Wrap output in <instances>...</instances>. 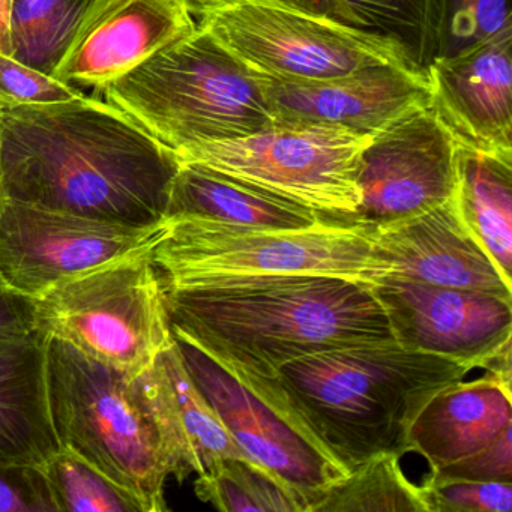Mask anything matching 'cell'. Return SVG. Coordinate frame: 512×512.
<instances>
[{
  "instance_id": "1",
  "label": "cell",
  "mask_w": 512,
  "mask_h": 512,
  "mask_svg": "<svg viewBox=\"0 0 512 512\" xmlns=\"http://www.w3.org/2000/svg\"><path fill=\"white\" fill-rule=\"evenodd\" d=\"M0 166L7 199L151 227L166 220L181 163L115 104L82 95L0 107Z\"/></svg>"
},
{
  "instance_id": "2",
  "label": "cell",
  "mask_w": 512,
  "mask_h": 512,
  "mask_svg": "<svg viewBox=\"0 0 512 512\" xmlns=\"http://www.w3.org/2000/svg\"><path fill=\"white\" fill-rule=\"evenodd\" d=\"M164 299L173 335L232 374L272 377L302 356L394 340L371 284L334 275L203 278L164 286Z\"/></svg>"
},
{
  "instance_id": "3",
  "label": "cell",
  "mask_w": 512,
  "mask_h": 512,
  "mask_svg": "<svg viewBox=\"0 0 512 512\" xmlns=\"http://www.w3.org/2000/svg\"><path fill=\"white\" fill-rule=\"evenodd\" d=\"M472 370L392 340L302 356L272 377L230 374L349 473L376 455L412 452L422 407Z\"/></svg>"
},
{
  "instance_id": "4",
  "label": "cell",
  "mask_w": 512,
  "mask_h": 512,
  "mask_svg": "<svg viewBox=\"0 0 512 512\" xmlns=\"http://www.w3.org/2000/svg\"><path fill=\"white\" fill-rule=\"evenodd\" d=\"M101 94L172 151L242 139L277 121L262 77L199 26Z\"/></svg>"
},
{
  "instance_id": "5",
  "label": "cell",
  "mask_w": 512,
  "mask_h": 512,
  "mask_svg": "<svg viewBox=\"0 0 512 512\" xmlns=\"http://www.w3.org/2000/svg\"><path fill=\"white\" fill-rule=\"evenodd\" d=\"M50 415L61 448L136 494L149 512L167 511L169 461L137 376L107 367L71 344L47 338Z\"/></svg>"
},
{
  "instance_id": "6",
  "label": "cell",
  "mask_w": 512,
  "mask_h": 512,
  "mask_svg": "<svg viewBox=\"0 0 512 512\" xmlns=\"http://www.w3.org/2000/svg\"><path fill=\"white\" fill-rule=\"evenodd\" d=\"M152 262L164 286L251 275H334L374 283L391 274L370 236L356 227L308 230L241 229L199 218L164 220Z\"/></svg>"
},
{
  "instance_id": "7",
  "label": "cell",
  "mask_w": 512,
  "mask_h": 512,
  "mask_svg": "<svg viewBox=\"0 0 512 512\" xmlns=\"http://www.w3.org/2000/svg\"><path fill=\"white\" fill-rule=\"evenodd\" d=\"M151 251L104 263L35 299L38 334L131 376L151 368L175 341Z\"/></svg>"
},
{
  "instance_id": "8",
  "label": "cell",
  "mask_w": 512,
  "mask_h": 512,
  "mask_svg": "<svg viewBox=\"0 0 512 512\" xmlns=\"http://www.w3.org/2000/svg\"><path fill=\"white\" fill-rule=\"evenodd\" d=\"M194 19L263 79L319 82L376 65L416 68L394 41L284 0H206Z\"/></svg>"
},
{
  "instance_id": "9",
  "label": "cell",
  "mask_w": 512,
  "mask_h": 512,
  "mask_svg": "<svg viewBox=\"0 0 512 512\" xmlns=\"http://www.w3.org/2000/svg\"><path fill=\"white\" fill-rule=\"evenodd\" d=\"M371 137L334 125L277 119L251 136L196 143L175 154L179 163L211 167L301 203L326 223L347 226L361 202L359 167Z\"/></svg>"
},
{
  "instance_id": "10",
  "label": "cell",
  "mask_w": 512,
  "mask_h": 512,
  "mask_svg": "<svg viewBox=\"0 0 512 512\" xmlns=\"http://www.w3.org/2000/svg\"><path fill=\"white\" fill-rule=\"evenodd\" d=\"M166 224L133 227L7 199L0 209V274L38 299L68 278L151 251Z\"/></svg>"
},
{
  "instance_id": "11",
  "label": "cell",
  "mask_w": 512,
  "mask_h": 512,
  "mask_svg": "<svg viewBox=\"0 0 512 512\" xmlns=\"http://www.w3.org/2000/svg\"><path fill=\"white\" fill-rule=\"evenodd\" d=\"M455 151L457 140L430 106L374 134L359 167L361 202L347 226L370 232L451 200Z\"/></svg>"
},
{
  "instance_id": "12",
  "label": "cell",
  "mask_w": 512,
  "mask_h": 512,
  "mask_svg": "<svg viewBox=\"0 0 512 512\" xmlns=\"http://www.w3.org/2000/svg\"><path fill=\"white\" fill-rule=\"evenodd\" d=\"M175 341L191 379L245 457L274 473L313 511L323 491L346 470L205 352L184 338Z\"/></svg>"
},
{
  "instance_id": "13",
  "label": "cell",
  "mask_w": 512,
  "mask_h": 512,
  "mask_svg": "<svg viewBox=\"0 0 512 512\" xmlns=\"http://www.w3.org/2000/svg\"><path fill=\"white\" fill-rule=\"evenodd\" d=\"M401 347L442 356L472 368L512 340V299L433 286L407 278L371 283Z\"/></svg>"
},
{
  "instance_id": "14",
  "label": "cell",
  "mask_w": 512,
  "mask_h": 512,
  "mask_svg": "<svg viewBox=\"0 0 512 512\" xmlns=\"http://www.w3.org/2000/svg\"><path fill=\"white\" fill-rule=\"evenodd\" d=\"M196 29L185 0H97L53 77L103 92Z\"/></svg>"
},
{
  "instance_id": "15",
  "label": "cell",
  "mask_w": 512,
  "mask_h": 512,
  "mask_svg": "<svg viewBox=\"0 0 512 512\" xmlns=\"http://www.w3.org/2000/svg\"><path fill=\"white\" fill-rule=\"evenodd\" d=\"M262 80L275 118L334 125L364 136L430 106L427 73L404 65H376L319 82Z\"/></svg>"
},
{
  "instance_id": "16",
  "label": "cell",
  "mask_w": 512,
  "mask_h": 512,
  "mask_svg": "<svg viewBox=\"0 0 512 512\" xmlns=\"http://www.w3.org/2000/svg\"><path fill=\"white\" fill-rule=\"evenodd\" d=\"M430 107L458 145L512 155V29L427 68Z\"/></svg>"
},
{
  "instance_id": "17",
  "label": "cell",
  "mask_w": 512,
  "mask_h": 512,
  "mask_svg": "<svg viewBox=\"0 0 512 512\" xmlns=\"http://www.w3.org/2000/svg\"><path fill=\"white\" fill-rule=\"evenodd\" d=\"M365 233L391 268V277L512 299V284L470 235L452 199L418 217Z\"/></svg>"
},
{
  "instance_id": "18",
  "label": "cell",
  "mask_w": 512,
  "mask_h": 512,
  "mask_svg": "<svg viewBox=\"0 0 512 512\" xmlns=\"http://www.w3.org/2000/svg\"><path fill=\"white\" fill-rule=\"evenodd\" d=\"M137 379L179 484L220 458L245 457L188 374L176 341Z\"/></svg>"
},
{
  "instance_id": "19",
  "label": "cell",
  "mask_w": 512,
  "mask_h": 512,
  "mask_svg": "<svg viewBox=\"0 0 512 512\" xmlns=\"http://www.w3.org/2000/svg\"><path fill=\"white\" fill-rule=\"evenodd\" d=\"M512 389L490 374L472 382L452 383L437 392L409 430L412 452L431 472L484 449L512 428Z\"/></svg>"
},
{
  "instance_id": "20",
  "label": "cell",
  "mask_w": 512,
  "mask_h": 512,
  "mask_svg": "<svg viewBox=\"0 0 512 512\" xmlns=\"http://www.w3.org/2000/svg\"><path fill=\"white\" fill-rule=\"evenodd\" d=\"M61 449L47 389V337L0 340V467H41Z\"/></svg>"
},
{
  "instance_id": "21",
  "label": "cell",
  "mask_w": 512,
  "mask_h": 512,
  "mask_svg": "<svg viewBox=\"0 0 512 512\" xmlns=\"http://www.w3.org/2000/svg\"><path fill=\"white\" fill-rule=\"evenodd\" d=\"M190 217L241 229L308 230L329 224L313 209L196 163H181L166 218Z\"/></svg>"
},
{
  "instance_id": "22",
  "label": "cell",
  "mask_w": 512,
  "mask_h": 512,
  "mask_svg": "<svg viewBox=\"0 0 512 512\" xmlns=\"http://www.w3.org/2000/svg\"><path fill=\"white\" fill-rule=\"evenodd\" d=\"M452 200L470 235L512 284V155L457 143Z\"/></svg>"
},
{
  "instance_id": "23",
  "label": "cell",
  "mask_w": 512,
  "mask_h": 512,
  "mask_svg": "<svg viewBox=\"0 0 512 512\" xmlns=\"http://www.w3.org/2000/svg\"><path fill=\"white\" fill-rule=\"evenodd\" d=\"M202 502L226 512H308L307 500L250 458H220L197 475Z\"/></svg>"
},
{
  "instance_id": "24",
  "label": "cell",
  "mask_w": 512,
  "mask_h": 512,
  "mask_svg": "<svg viewBox=\"0 0 512 512\" xmlns=\"http://www.w3.org/2000/svg\"><path fill=\"white\" fill-rule=\"evenodd\" d=\"M97 0H13V56L53 76L80 23Z\"/></svg>"
},
{
  "instance_id": "25",
  "label": "cell",
  "mask_w": 512,
  "mask_h": 512,
  "mask_svg": "<svg viewBox=\"0 0 512 512\" xmlns=\"http://www.w3.org/2000/svg\"><path fill=\"white\" fill-rule=\"evenodd\" d=\"M311 512H427L421 487L400 467V457L370 458L323 491Z\"/></svg>"
},
{
  "instance_id": "26",
  "label": "cell",
  "mask_w": 512,
  "mask_h": 512,
  "mask_svg": "<svg viewBox=\"0 0 512 512\" xmlns=\"http://www.w3.org/2000/svg\"><path fill=\"white\" fill-rule=\"evenodd\" d=\"M358 28L394 41L418 70L427 71L439 47L442 0H346Z\"/></svg>"
},
{
  "instance_id": "27",
  "label": "cell",
  "mask_w": 512,
  "mask_h": 512,
  "mask_svg": "<svg viewBox=\"0 0 512 512\" xmlns=\"http://www.w3.org/2000/svg\"><path fill=\"white\" fill-rule=\"evenodd\" d=\"M40 469L58 512H149L136 494L70 449H59Z\"/></svg>"
},
{
  "instance_id": "28",
  "label": "cell",
  "mask_w": 512,
  "mask_h": 512,
  "mask_svg": "<svg viewBox=\"0 0 512 512\" xmlns=\"http://www.w3.org/2000/svg\"><path fill=\"white\" fill-rule=\"evenodd\" d=\"M511 29V0H442L436 58L466 52Z\"/></svg>"
},
{
  "instance_id": "29",
  "label": "cell",
  "mask_w": 512,
  "mask_h": 512,
  "mask_svg": "<svg viewBox=\"0 0 512 512\" xmlns=\"http://www.w3.org/2000/svg\"><path fill=\"white\" fill-rule=\"evenodd\" d=\"M427 512H509L512 482L428 478L421 485Z\"/></svg>"
},
{
  "instance_id": "30",
  "label": "cell",
  "mask_w": 512,
  "mask_h": 512,
  "mask_svg": "<svg viewBox=\"0 0 512 512\" xmlns=\"http://www.w3.org/2000/svg\"><path fill=\"white\" fill-rule=\"evenodd\" d=\"M82 95L76 86L0 52V107L64 103Z\"/></svg>"
},
{
  "instance_id": "31",
  "label": "cell",
  "mask_w": 512,
  "mask_h": 512,
  "mask_svg": "<svg viewBox=\"0 0 512 512\" xmlns=\"http://www.w3.org/2000/svg\"><path fill=\"white\" fill-rule=\"evenodd\" d=\"M0 512H58L40 467H0Z\"/></svg>"
},
{
  "instance_id": "32",
  "label": "cell",
  "mask_w": 512,
  "mask_h": 512,
  "mask_svg": "<svg viewBox=\"0 0 512 512\" xmlns=\"http://www.w3.org/2000/svg\"><path fill=\"white\" fill-rule=\"evenodd\" d=\"M430 478L512 482V428L476 454L431 472Z\"/></svg>"
},
{
  "instance_id": "33",
  "label": "cell",
  "mask_w": 512,
  "mask_h": 512,
  "mask_svg": "<svg viewBox=\"0 0 512 512\" xmlns=\"http://www.w3.org/2000/svg\"><path fill=\"white\" fill-rule=\"evenodd\" d=\"M35 332V299L14 290L0 274V340L29 337Z\"/></svg>"
},
{
  "instance_id": "34",
  "label": "cell",
  "mask_w": 512,
  "mask_h": 512,
  "mask_svg": "<svg viewBox=\"0 0 512 512\" xmlns=\"http://www.w3.org/2000/svg\"><path fill=\"white\" fill-rule=\"evenodd\" d=\"M284 2L302 8V10L311 11V13L337 20V22L356 26L355 19H353L352 13H350L349 7H347L346 0H284Z\"/></svg>"
},
{
  "instance_id": "35",
  "label": "cell",
  "mask_w": 512,
  "mask_h": 512,
  "mask_svg": "<svg viewBox=\"0 0 512 512\" xmlns=\"http://www.w3.org/2000/svg\"><path fill=\"white\" fill-rule=\"evenodd\" d=\"M511 346L512 340L506 341L499 349L494 350L490 356H487L479 367L484 368L487 374L502 382L503 385L509 386V388H511L512 382Z\"/></svg>"
},
{
  "instance_id": "36",
  "label": "cell",
  "mask_w": 512,
  "mask_h": 512,
  "mask_svg": "<svg viewBox=\"0 0 512 512\" xmlns=\"http://www.w3.org/2000/svg\"><path fill=\"white\" fill-rule=\"evenodd\" d=\"M11 7H13V0H0V52L13 56L10 29Z\"/></svg>"
},
{
  "instance_id": "37",
  "label": "cell",
  "mask_w": 512,
  "mask_h": 512,
  "mask_svg": "<svg viewBox=\"0 0 512 512\" xmlns=\"http://www.w3.org/2000/svg\"><path fill=\"white\" fill-rule=\"evenodd\" d=\"M187 2L188 7H190L191 13L196 14V11L205 4L206 0H185Z\"/></svg>"
},
{
  "instance_id": "38",
  "label": "cell",
  "mask_w": 512,
  "mask_h": 512,
  "mask_svg": "<svg viewBox=\"0 0 512 512\" xmlns=\"http://www.w3.org/2000/svg\"><path fill=\"white\" fill-rule=\"evenodd\" d=\"M7 196H5L4 181H2V166H0V209L4 206Z\"/></svg>"
}]
</instances>
